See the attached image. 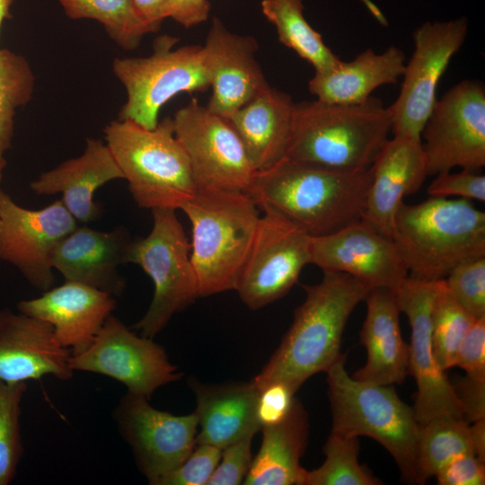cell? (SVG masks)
I'll list each match as a JSON object with an SVG mask.
<instances>
[{
  "mask_svg": "<svg viewBox=\"0 0 485 485\" xmlns=\"http://www.w3.org/2000/svg\"><path fill=\"white\" fill-rule=\"evenodd\" d=\"M371 167L340 171L284 158L256 172L247 194L307 234L323 236L362 220Z\"/></svg>",
  "mask_w": 485,
  "mask_h": 485,
  "instance_id": "obj_1",
  "label": "cell"
},
{
  "mask_svg": "<svg viewBox=\"0 0 485 485\" xmlns=\"http://www.w3.org/2000/svg\"><path fill=\"white\" fill-rule=\"evenodd\" d=\"M305 298L295 310L291 326L260 372L251 380L258 389L283 382L295 391L311 376L326 372L341 356L347 322L370 288L341 272L324 271L322 280L304 285Z\"/></svg>",
  "mask_w": 485,
  "mask_h": 485,
  "instance_id": "obj_2",
  "label": "cell"
},
{
  "mask_svg": "<svg viewBox=\"0 0 485 485\" xmlns=\"http://www.w3.org/2000/svg\"><path fill=\"white\" fill-rule=\"evenodd\" d=\"M389 107L370 96L355 104L295 103L285 158L340 171L369 169L389 140Z\"/></svg>",
  "mask_w": 485,
  "mask_h": 485,
  "instance_id": "obj_3",
  "label": "cell"
},
{
  "mask_svg": "<svg viewBox=\"0 0 485 485\" xmlns=\"http://www.w3.org/2000/svg\"><path fill=\"white\" fill-rule=\"evenodd\" d=\"M392 239L409 277L442 280L460 263L485 256V213L464 198L429 197L414 205L403 203Z\"/></svg>",
  "mask_w": 485,
  "mask_h": 485,
  "instance_id": "obj_4",
  "label": "cell"
},
{
  "mask_svg": "<svg viewBox=\"0 0 485 485\" xmlns=\"http://www.w3.org/2000/svg\"><path fill=\"white\" fill-rule=\"evenodd\" d=\"M181 209L191 224L199 296L235 290L260 216L255 201L245 192L198 190Z\"/></svg>",
  "mask_w": 485,
  "mask_h": 485,
  "instance_id": "obj_5",
  "label": "cell"
},
{
  "mask_svg": "<svg viewBox=\"0 0 485 485\" xmlns=\"http://www.w3.org/2000/svg\"><path fill=\"white\" fill-rule=\"evenodd\" d=\"M103 132L139 207L177 210L196 194L190 161L174 135L172 119H164L153 129L128 119L113 120Z\"/></svg>",
  "mask_w": 485,
  "mask_h": 485,
  "instance_id": "obj_6",
  "label": "cell"
},
{
  "mask_svg": "<svg viewBox=\"0 0 485 485\" xmlns=\"http://www.w3.org/2000/svg\"><path fill=\"white\" fill-rule=\"evenodd\" d=\"M346 357L325 372L332 417L331 432L347 436H366L392 456L404 481L418 484L417 436L413 407L401 400L392 385L353 378Z\"/></svg>",
  "mask_w": 485,
  "mask_h": 485,
  "instance_id": "obj_7",
  "label": "cell"
},
{
  "mask_svg": "<svg viewBox=\"0 0 485 485\" xmlns=\"http://www.w3.org/2000/svg\"><path fill=\"white\" fill-rule=\"evenodd\" d=\"M151 211L152 230L146 237L131 241L127 261L138 265L153 281L152 301L132 330L154 339L175 313L199 297V290L190 259V242L176 210Z\"/></svg>",
  "mask_w": 485,
  "mask_h": 485,
  "instance_id": "obj_8",
  "label": "cell"
},
{
  "mask_svg": "<svg viewBox=\"0 0 485 485\" xmlns=\"http://www.w3.org/2000/svg\"><path fill=\"white\" fill-rule=\"evenodd\" d=\"M178 41L176 37L163 35L155 40L150 56L114 59L112 71L127 92L119 119L153 129L168 101L183 92L210 87L202 46L173 48Z\"/></svg>",
  "mask_w": 485,
  "mask_h": 485,
  "instance_id": "obj_9",
  "label": "cell"
},
{
  "mask_svg": "<svg viewBox=\"0 0 485 485\" xmlns=\"http://www.w3.org/2000/svg\"><path fill=\"white\" fill-rule=\"evenodd\" d=\"M172 124L188 155L197 191L248 192L256 171L227 119L191 99L176 111Z\"/></svg>",
  "mask_w": 485,
  "mask_h": 485,
  "instance_id": "obj_10",
  "label": "cell"
},
{
  "mask_svg": "<svg viewBox=\"0 0 485 485\" xmlns=\"http://www.w3.org/2000/svg\"><path fill=\"white\" fill-rule=\"evenodd\" d=\"M468 28L467 18L458 17L426 22L414 31V51L405 63L400 93L389 106L393 136L421 139L440 79L464 43Z\"/></svg>",
  "mask_w": 485,
  "mask_h": 485,
  "instance_id": "obj_11",
  "label": "cell"
},
{
  "mask_svg": "<svg viewBox=\"0 0 485 485\" xmlns=\"http://www.w3.org/2000/svg\"><path fill=\"white\" fill-rule=\"evenodd\" d=\"M428 175L485 165V88L463 80L439 100L422 129Z\"/></svg>",
  "mask_w": 485,
  "mask_h": 485,
  "instance_id": "obj_12",
  "label": "cell"
},
{
  "mask_svg": "<svg viewBox=\"0 0 485 485\" xmlns=\"http://www.w3.org/2000/svg\"><path fill=\"white\" fill-rule=\"evenodd\" d=\"M253 242L236 291L251 310L286 295L311 264V236L269 207H260Z\"/></svg>",
  "mask_w": 485,
  "mask_h": 485,
  "instance_id": "obj_13",
  "label": "cell"
},
{
  "mask_svg": "<svg viewBox=\"0 0 485 485\" xmlns=\"http://www.w3.org/2000/svg\"><path fill=\"white\" fill-rule=\"evenodd\" d=\"M69 365L73 371L110 377L128 392L148 400L157 389L183 376L154 339L137 334L112 314L84 350L71 354Z\"/></svg>",
  "mask_w": 485,
  "mask_h": 485,
  "instance_id": "obj_14",
  "label": "cell"
},
{
  "mask_svg": "<svg viewBox=\"0 0 485 485\" xmlns=\"http://www.w3.org/2000/svg\"><path fill=\"white\" fill-rule=\"evenodd\" d=\"M149 401L127 392L112 417L138 470L149 484L157 485L190 454L197 444L198 424L195 411L173 415L154 408Z\"/></svg>",
  "mask_w": 485,
  "mask_h": 485,
  "instance_id": "obj_15",
  "label": "cell"
},
{
  "mask_svg": "<svg viewBox=\"0 0 485 485\" xmlns=\"http://www.w3.org/2000/svg\"><path fill=\"white\" fill-rule=\"evenodd\" d=\"M443 280L426 281L408 277L392 289L411 330L409 374L417 384L413 410L419 424L443 417L463 419L454 385L439 366L432 344V306Z\"/></svg>",
  "mask_w": 485,
  "mask_h": 485,
  "instance_id": "obj_16",
  "label": "cell"
},
{
  "mask_svg": "<svg viewBox=\"0 0 485 485\" xmlns=\"http://www.w3.org/2000/svg\"><path fill=\"white\" fill-rule=\"evenodd\" d=\"M77 225L60 199L29 209L0 189V260L13 266L41 292L55 281L50 261L54 248Z\"/></svg>",
  "mask_w": 485,
  "mask_h": 485,
  "instance_id": "obj_17",
  "label": "cell"
},
{
  "mask_svg": "<svg viewBox=\"0 0 485 485\" xmlns=\"http://www.w3.org/2000/svg\"><path fill=\"white\" fill-rule=\"evenodd\" d=\"M311 264L323 272L348 274L370 289H394L409 277L393 240L364 220L327 235L311 236Z\"/></svg>",
  "mask_w": 485,
  "mask_h": 485,
  "instance_id": "obj_18",
  "label": "cell"
},
{
  "mask_svg": "<svg viewBox=\"0 0 485 485\" xmlns=\"http://www.w3.org/2000/svg\"><path fill=\"white\" fill-rule=\"evenodd\" d=\"M258 48L255 38L234 33L219 18L212 19L202 46L212 87L206 107L211 112L226 119L269 85L255 58Z\"/></svg>",
  "mask_w": 485,
  "mask_h": 485,
  "instance_id": "obj_19",
  "label": "cell"
},
{
  "mask_svg": "<svg viewBox=\"0 0 485 485\" xmlns=\"http://www.w3.org/2000/svg\"><path fill=\"white\" fill-rule=\"evenodd\" d=\"M70 356L49 323L19 311L0 309V379L26 383L51 375L68 381L74 374Z\"/></svg>",
  "mask_w": 485,
  "mask_h": 485,
  "instance_id": "obj_20",
  "label": "cell"
},
{
  "mask_svg": "<svg viewBox=\"0 0 485 485\" xmlns=\"http://www.w3.org/2000/svg\"><path fill=\"white\" fill-rule=\"evenodd\" d=\"M115 307L113 295L70 281L17 304V311L49 323L57 341L71 354L92 343Z\"/></svg>",
  "mask_w": 485,
  "mask_h": 485,
  "instance_id": "obj_21",
  "label": "cell"
},
{
  "mask_svg": "<svg viewBox=\"0 0 485 485\" xmlns=\"http://www.w3.org/2000/svg\"><path fill=\"white\" fill-rule=\"evenodd\" d=\"M362 220L392 238L403 198L419 190L428 175L421 139L393 136L371 166Z\"/></svg>",
  "mask_w": 485,
  "mask_h": 485,
  "instance_id": "obj_22",
  "label": "cell"
},
{
  "mask_svg": "<svg viewBox=\"0 0 485 485\" xmlns=\"http://www.w3.org/2000/svg\"><path fill=\"white\" fill-rule=\"evenodd\" d=\"M131 241L124 227L102 232L77 225L54 248L51 266L65 281L81 283L116 297L125 288L119 267L128 263Z\"/></svg>",
  "mask_w": 485,
  "mask_h": 485,
  "instance_id": "obj_23",
  "label": "cell"
},
{
  "mask_svg": "<svg viewBox=\"0 0 485 485\" xmlns=\"http://www.w3.org/2000/svg\"><path fill=\"white\" fill-rule=\"evenodd\" d=\"M123 179L105 142L88 138L84 153L42 172L31 182L38 195L61 194V202L77 223L93 222L101 216V207L93 201L96 190L107 182Z\"/></svg>",
  "mask_w": 485,
  "mask_h": 485,
  "instance_id": "obj_24",
  "label": "cell"
},
{
  "mask_svg": "<svg viewBox=\"0 0 485 485\" xmlns=\"http://www.w3.org/2000/svg\"><path fill=\"white\" fill-rule=\"evenodd\" d=\"M364 301L366 314L360 342L366 350V362L351 376L384 385L401 384L409 375V344L401 336L395 294L388 287H374Z\"/></svg>",
  "mask_w": 485,
  "mask_h": 485,
  "instance_id": "obj_25",
  "label": "cell"
},
{
  "mask_svg": "<svg viewBox=\"0 0 485 485\" xmlns=\"http://www.w3.org/2000/svg\"><path fill=\"white\" fill-rule=\"evenodd\" d=\"M188 385L195 395L198 444L224 448L247 436L260 431L256 418L259 389L252 380L205 384L194 376Z\"/></svg>",
  "mask_w": 485,
  "mask_h": 485,
  "instance_id": "obj_26",
  "label": "cell"
},
{
  "mask_svg": "<svg viewBox=\"0 0 485 485\" xmlns=\"http://www.w3.org/2000/svg\"><path fill=\"white\" fill-rule=\"evenodd\" d=\"M294 109L287 93L269 85L226 119L256 172L285 158Z\"/></svg>",
  "mask_w": 485,
  "mask_h": 485,
  "instance_id": "obj_27",
  "label": "cell"
},
{
  "mask_svg": "<svg viewBox=\"0 0 485 485\" xmlns=\"http://www.w3.org/2000/svg\"><path fill=\"white\" fill-rule=\"evenodd\" d=\"M405 63V54L395 46L382 53L367 48L350 61L340 59L327 70L315 71L308 82V90L323 102L360 103L376 88L396 84L402 76Z\"/></svg>",
  "mask_w": 485,
  "mask_h": 485,
  "instance_id": "obj_28",
  "label": "cell"
},
{
  "mask_svg": "<svg viewBox=\"0 0 485 485\" xmlns=\"http://www.w3.org/2000/svg\"><path fill=\"white\" fill-rule=\"evenodd\" d=\"M262 438L243 481L246 485H303L305 469L300 464L309 436L306 410L295 398L288 415L260 430Z\"/></svg>",
  "mask_w": 485,
  "mask_h": 485,
  "instance_id": "obj_29",
  "label": "cell"
},
{
  "mask_svg": "<svg viewBox=\"0 0 485 485\" xmlns=\"http://www.w3.org/2000/svg\"><path fill=\"white\" fill-rule=\"evenodd\" d=\"M468 454L477 456L471 425L464 419L443 417L419 423L418 484L426 483L452 460Z\"/></svg>",
  "mask_w": 485,
  "mask_h": 485,
  "instance_id": "obj_30",
  "label": "cell"
},
{
  "mask_svg": "<svg viewBox=\"0 0 485 485\" xmlns=\"http://www.w3.org/2000/svg\"><path fill=\"white\" fill-rule=\"evenodd\" d=\"M260 6L275 26L278 40L310 63L314 71L327 70L340 59L304 18L302 0H262Z\"/></svg>",
  "mask_w": 485,
  "mask_h": 485,
  "instance_id": "obj_31",
  "label": "cell"
},
{
  "mask_svg": "<svg viewBox=\"0 0 485 485\" xmlns=\"http://www.w3.org/2000/svg\"><path fill=\"white\" fill-rule=\"evenodd\" d=\"M67 17L99 22L110 38L126 50L137 48L152 31L137 15L131 0H60Z\"/></svg>",
  "mask_w": 485,
  "mask_h": 485,
  "instance_id": "obj_32",
  "label": "cell"
},
{
  "mask_svg": "<svg viewBox=\"0 0 485 485\" xmlns=\"http://www.w3.org/2000/svg\"><path fill=\"white\" fill-rule=\"evenodd\" d=\"M323 463L305 470L303 485H380L376 478L358 462V437L331 432L324 446Z\"/></svg>",
  "mask_w": 485,
  "mask_h": 485,
  "instance_id": "obj_33",
  "label": "cell"
},
{
  "mask_svg": "<svg viewBox=\"0 0 485 485\" xmlns=\"http://www.w3.org/2000/svg\"><path fill=\"white\" fill-rule=\"evenodd\" d=\"M34 85L27 59L0 48V160L12 146L16 110L31 101Z\"/></svg>",
  "mask_w": 485,
  "mask_h": 485,
  "instance_id": "obj_34",
  "label": "cell"
},
{
  "mask_svg": "<svg viewBox=\"0 0 485 485\" xmlns=\"http://www.w3.org/2000/svg\"><path fill=\"white\" fill-rule=\"evenodd\" d=\"M475 320L450 294L443 280L431 312L432 344L443 370L454 366L458 348Z\"/></svg>",
  "mask_w": 485,
  "mask_h": 485,
  "instance_id": "obj_35",
  "label": "cell"
},
{
  "mask_svg": "<svg viewBox=\"0 0 485 485\" xmlns=\"http://www.w3.org/2000/svg\"><path fill=\"white\" fill-rule=\"evenodd\" d=\"M27 384L0 379V485L13 480L23 454L21 436V403Z\"/></svg>",
  "mask_w": 485,
  "mask_h": 485,
  "instance_id": "obj_36",
  "label": "cell"
},
{
  "mask_svg": "<svg viewBox=\"0 0 485 485\" xmlns=\"http://www.w3.org/2000/svg\"><path fill=\"white\" fill-rule=\"evenodd\" d=\"M444 280L450 294L472 317H485V256L460 263Z\"/></svg>",
  "mask_w": 485,
  "mask_h": 485,
  "instance_id": "obj_37",
  "label": "cell"
},
{
  "mask_svg": "<svg viewBox=\"0 0 485 485\" xmlns=\"http://www.w3.org/2000/svg\"><path fill=\"white\" fill-rule=\"evenodd\" d=\"M221 454L222 449L217 446L197 443L185 461L163 476L157 485H207Z\"/></svg>",
  "mask_w": 485,
  "mask_h": 485,
  "instance_id": "obj_38",
  "label": "cell"
},
{
  "mask_svg": "<svg viewBox=\"0 0 485 485\" xmlns=\"http://www.w3.org/2000/svg\"><path fill=\"white\" fill-rule=\"evenodd\" d=\"M254 436H247L222 448L217 466L207 485L243 484L251 462V442Z\"/></svg>",
  "mask_w": 485,
  "mask_h": 485,
  "instance_id": "obj_39",
  "label": "cell"
},
{
  "mask_svg": "<svg viewBox=\"0 0 485 485\" xmlns=\"http://www.w3.org/2000/svg\"><path fill=\"white\" fill-rule=\"evenodd\" d=\"M452 171L436 174L428 187V194L433 198L458 197L468 200H485V176L475 171Z\"/></svg>",
  "mask_w": 485,
  "mask_h": 485,
  "instance_id": "obj_40",
  "label": "cell"
},
{
  "mask_svg": "<svg viewBox=\"0 0 485 485\" xmlns=\"http://www.w3.org/2000/svg\"><path fill=\"white\" fill-rule=\"evenodd\" d=\"M259 390L256 418L261 430L281 422L288 415L296 391L283 382H272Z\"/></svg>",
  "mask_w": 485,
  "mask_h": 485,
  "instance_id": "obj_41",
  "label": "cell"
},
{
  "mask_svg": "<svg viewBox=\"0 0 485 485\" xmlns=\"http://www.w3.org/2000/svg\"><path fill=\"white\" fill-rule=\"evenodd\" d=\"M454 366L466 375L485 380V317L474 321L463 338L455 357Z\"/></svg>",
  "mask_w": 485,
  "mask_h": 485,
  "instance_id": "obj_42",
  "label": "cell"
},
{
  "mask_svg": "<svg viewBox=\"0 0 485 485\" xmlns=\"http://www.w3.org/2000/svg\"><path fill=\"white\" fill-rule=\"evenodd\" d=\"M435 477L439 485H483L484 460L472 454L460 455L440 469Z\"/></svg>",
  "mask_w": 485,
  "mask_h": 485,
  "instance_id": "obj_43",
  "label": "cell"
},
{
  "mask_svg": "<svg viewBox=\"0 0 485 485\" xmlns=\"http://www.w3.org/2000/svg\"><path fill=\"white\" fill-rule=\"evenodd\" d=\"M468 423L485 419V380L466 375L453 384Z\"/></svg>",
  "mask_w": 485,
  "mask_h": 485,
  "instance_id": "obj_44",
  "label": "cell"
},
{
  "mask_svg": "<svg viewBox=\"0 0 485 485\" xmlns=\"http://www.w3.org/2000/svg\"><path fill=\"white\" fill-rule=\"evenodd\" d=\"M209 13L208 0H167L165 17L190 28L207 20Z\"/></svg>",
  "mask_w": 485,
  "mask_h": 485,
  "instance_id": "obj_45",
  "label": "cell"
},
{
  "mask_svg": "<svg viewBox=\"0 0 485 485\" xmlns=\"http://www.w3.org/2000/svg\"><path fill=\"white\" fill-rule=\"evenodd\" d=\"M131 4L137 15L152 32L157 31L166 19L167 0H131Z\"/></svg>",
  "mask_w": 485,
  "mask_h": 485,
  "instance_id": "obj_46",
  "label": "cell"
},
{
  "mask_svg": "<svg viewBox=\"0 0 485 485\" xmlns=\"http://www.w3.org/2000/svg\"><path fill=\"white\" fill-rule=\"evenodd\" d=\"M471 425L476 454L485 461V419Z\"/></svg>",
  "mask_w": 485,
  "mask_h": 485,
  "instance_id": "obj_47",
  "label": "cell"
},
{
  "mask_svg": "<svg viewBox=\"0 0 485 485\" xmlns=\"http://www.w3.org/2000/svg\"><path fill=\"white\" fill-rule=\"evenodd\" d=\"M13 3V0H0V31L4 22L12 18L10 10Z\"/></svg>",
  "mask_w": 485,
  "mask_h": 485,
  "instance_id": "obj_48",
  "label": "cell"
},
{
  "mask_svg": "<svg viewBox=\"0 0 485 485\" xmlns=\"http://www.w3.org/2000/svg\"><path fill=\"white\" fill-rule=\"evenodd\" d=\"M5 166H6V160L5 159L0 160V183L3 179V173H4Z\"/></svg>",
  "mask_w": 485,
  "mask_h": 485,
  "instance_id": "obj_49",
  "label": "cell"
}]
</instances>
